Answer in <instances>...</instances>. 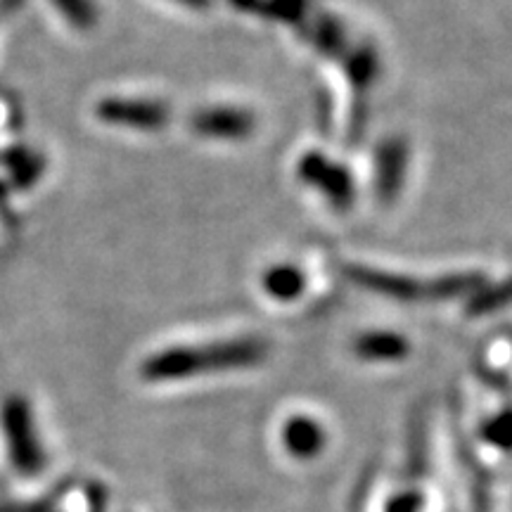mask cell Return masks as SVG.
Wrapping results in <instances>:
<instances>
[{
  "mask_svg": "<svg viewBox=\"0 0 512 512\" xmlns=\"http://www.w3.org/2000/svg\"><path fill=\"white\" fill-rule=\"evenodd\" d=\"M283 444L294 458H313L325 444V432L309 415H294L283 427Z\"/></svg>",
  "mask_w": 512,
  "mask_h": 512,
  "instance_id": "ba28073f",
  "label": "cell"
},
{
  "mask_svg": "<svg viewBox=\"0 0 512 512\" xmlns=\"http://www.w3.org/2000/svg\"><path fill=\"white\" fill-rule=\"evenodd\" d=\"M344 67H347L349 83L354 88L356 98H366L370 86L380 74V57L370 46H358L354 53L344 57Z\"/></svg>",
  "mask_w": 512,
  "mask_h": 512,
  "instance_id": "9c48e42d",
  "label": "cell"
},
{
  "mask_svg": "<svg viewBox=\"0 0 512 512\" xmlns=\"http://www.w3.org/2000/svg\"><path fill=\"white\" fill-rule=\"evenodd\" d=\"M55 5L62 10V15L79 29H88L98 22V19H95L98 17V10H95L91 0H55Z\"/></svg>",
  "mask_w": 512,
  "mask_h": 512,
  "instance_id": "5bb4252c",
  "label": "cell"
},
{
  "mask_svg": "<svg viewBox=\"0 0 512 512\" xmlns=\"http://www.w3.org/2000/svg\"><path fill=\"white\" fill-rule=\"evenodd\" d=\"M512 302V278L505 280L503 285L496 287H482L475 299L470 304V313L472 316H482V313H491L501 306Z\"/></svg>",
  "mask_w": 512,
  "mask_h": 512,
  "instance_id": "4fadbf2b",
  "label": "cell"
},
{
  "mask_svg": "<svg viewBox=\"0 0 512 512\" xmlns=\"http://www.w3.org/2000/svg\"><path fill=\"white\" fill-rule=\"evenodd\" d=\"M408 351H411L408 339L403 335H396V332H387V330L366 332V335L356 337V342H354V354L370 363L401 361V358L408 356Z\"/></svg>",
  "mask_w": 512,
  "mask_h": 512,
  "instance_id": "52a82bcc",
  "label": "cell"
},
{
  "mask_svg": "<svg viewBox=\"0 0 512 512\" xmlns=\"http://www.w3.org/2000/svg\"><path fill=\"white\" fill-rule=\"evenodd\" d=\"M344 275L363 290L396 299V302H441V299H456L484 287L482 273H446L441 278L422 280L351 264L344 266Z\"/></svg>",
  "mask_w": 512,
  "mask_h": 512,
  "instance_id": "7a4b0ae2",
  "label": "cell"
},
{
  "mask_svg": "<svg viewBox=\"0 0 512 512\" xmlns=\"http://www.w3.org/2000/svg\"><path fill=\"white\" fill-rule=\"evenodd\" d=\"M309 5V0H259L254 12L271 17L275 22H285L292 24V27L304 29L306 15H309Z\"/></svg>",
  "mask_w": 512,
  "mask_h": 512,
  "instance_id": "7c38bea8",
  "label": "cell"
},
{
  "mask_svg": "<svg viewBox=\"0 0 512 512\" xmlns=\"http://www.w3.org/2000/svg\"><path fill=\"white\" fill-rule=\"evenodd\" d=\"M306 41L318 50L320 55L337 57L344 50V29L335 17H318L313 27L306 31Z\"/></svg>",
  "mask_w": 512,
  "mask_h": 512,
  "instance_id": "8fae6325",
  "label": "cell"
},
{
  "mask_svg": "<svg viewBox=\"0 0 512 512\" xmlns=\"http://www.w3.org/2000/svg\"><path fill=\"white\" fill-rule=\"evenodd\" d=\"M261 285L278 302H292L306 290V275L294 264H278L268 268L261 278Z\"/></svg>",
  "mask_w": 512,
  "mask_h": 512,
  "instance_id": "30bf717a",
  "label": "cell"
},
{
  "mask_svg": "<svg viewBox=\"0 0 512 512\" xmlns=\"http://www.w3.org/2000/svg\"><path fill=\"white\" fill-rule=\"evenodd\" d=\"M268 354V344L259 337H240L230 342L204 344V347H174L150 356L143 366L147 380L169 382L219 370L259 366Z\"/></svg>",
  "mask_w": 512,
  "mask_h": 512,
  "instance_id": "6da1fadb",
  "label": "cell"
},
{
  "mask_svg": "<svg viewBox=\"0 0 512 512\" xmlns=\"http://www.w3.org/2000/svg\"><path fill=\"white\" fill-rule=\"evenodd\" d=\"M190 128L209 140H245L254 133L256 119L240 107H204L192 114Z\"/></svg>",
  "mask_w": 512,
  "mask_h": 512,
  "instance_id": "277c9868",
  "label": "cell"
},
{
  "mask_svg": "<svg viewBox=\"0 0 512 512\" xmlns=\"http://www.w3.org/2000/svg\"><path fill=\"white\" fill-rule=\"evenodd\" d=\"M176 3H181V5H185V8H192V10H202V8H207L209 0H176Z\"/></svg>",
  "mask_w": 512,
  "mask_h": 512,
  "instance_id": "9a60e30c",
  "label": "cell"
},
{
  "mask_svg": "<svg viewBox=\"0 0 512 512\" xmlns=\"http://www.w3.org/2000/svg\"><path fill=\"white\" fill-rule=\"evenodd\" d=\"M408 171V145L401 138H389L375 152V192L377 200L392 204L401 195Z\"/></svg>",
  "mask_w": 512,
  "mask_h": 512,
  "instance_id": "8992f818",
  "label": "cell"
},
{
  "mask_svg": "<svg viewBox=\"0 0 512 512\" xmlns=\"http://www.w3.org/2000/svg\"><path fill=\"white\" fill-rule=\"evenodd\" d=\"M98 117L107 124L157 131L169 121V110L157 100H105L98 105Z\"/></svg>",
  "mask_w": 512,
  "mask_h": 512,
  "instance_id": "5b68a950",
  "label": "cell"
},
{
  "mask_svg": "<svg viewBox=\"0 0 512 512\" xmlns=\"http://www.w3.org/2000/svg\"><path fill=\"white\" fill-rule=\"evenodd\" d=\"M299 181L316 188L332 207L347 211L356 200V183L344 164H337L320 152H309L297 164Z\"/></svg>",
  "mask_w": 512,
  "mask_h": 512,
  "instance_id": "3957f363",
  "label": "cell"
}]
</instances>
